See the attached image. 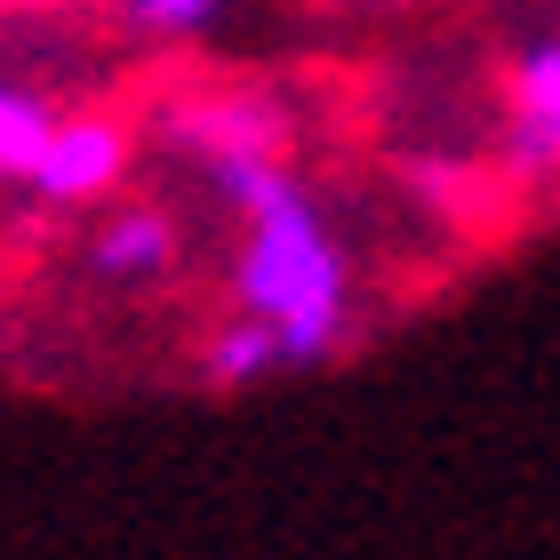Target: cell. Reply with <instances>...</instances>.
Masks as SVG:
<instances>
[{"mask_svg":"<svg viewBox=\"0 0 560 560\" xmlns=\"http://www.w3.org/2000/svg\"><path fill=\"white\" fill-rule=\"evenodd\" d=\"M233 296L248 320L272 328L280 369H313L345 345L352 328V265L337 224L313 209L304 185H280L265 209L241 217V265H233Z\"/></svg>","mask_w":560,"mask_h":560,"instance_id":"obj_1","label":"cell"},{"mask_svg":"<svg viewBox=\"0 0 560 560\" xmlns=\"http://www.w3.org/2000/svg\"><path fill=\"white\" fill-rule=\"evenodd\" d=\"M120 176H129V129L113 113H57L33 168H24V185L48 209H81V200H105Z\"/></svg>","mask_w":560,"mask_h":560,"instance_id":"obj_2","label":"cell"},{"mask_svg":"<svg viewBox=\"0 0 560 560\" xmlns=\"http://www.w3.org/2000/svg\"><path fill=\"white\" fill-rule=\"evenodd\" d=\"M504 144H513V168L560 176V40L521 48L504 81Z\"/></svg>","mask_w":560,"mask_h":560,"instance_id":"obj_3","label":"cell"},{"mask_svg":"<svg viewBox=\"0 0 560 560\" xmlns=\"http://www.w3.org/2000/svg\"><path fill=\"white\" fill-rule=\"evenodd\" d=\"M176 265V224L161 209H113L105 224L89 233V272L96 280H120V289H137V280H161Z\"/></svg>","mask_w":560,"mask_h":560,"instance_id":"obj_4","label":"cell"},{"mask_svg":"<svg viewBox=\"0 0 560 560\" xmlns=\"http://www.w3.org/2000/svg\"><path fill=\"white\" fill-rule=\"evenodd\" d=\"M176 137L200 161H217V152H280V113L257 105V96H200V105L176 113Z\"/></svg>","mask_w":560,"mask_h":560,"instance_id":"obj_5","label":"cell"},{"mask_svg":"<svg viewBox=\"0 0 560 560\" xmlns=\"http://www.w3.org/2000/svg\"><path fill=\"white\" fill-rule=\"evenodd\" d=\"M200 369H209V385H257V376H272L280 369V345H272V328L265 320H224L217 337H209V352H200Z\"/></svg>","mask_w":560,"mask_h":560,"instance_id":"obj_6","label":"cell"},{"mask_svg":"<svg viewBox=\"0 0 560 560\" xmlns=\"http://www.w3.org/2000/svg\"><path fill=\"white\" fill-rule=\"evenodd\" d=\"M48 113L33 89H16V81H0V176H24L33 168V152H40V137H48Z\"/></svg>","mask_w":560,"mask_h":560,"instance_id":"obj_7","label":"cell"},{"mask_svg":"<svg viewBox=\"0 0 560 560\" xmlns=\"http://www.w3.org/2000/svg\"><path fill=\"white\" fill-rule=\"evenodd\" d=\"M224 0H120V16L144 24V33H192V24H209Z\"/></svg>","mask_w":560,"mask_h":560,"instance_id":"obj_8","label":"cell"},{"mask_svg":"<svg viewBox=\"0 0 560 560\" xmlns=\"http://www.w3.org/2000/svg\"><path fill=\"white\" fill-rule=\"evenodd\" d=\"M9 9H48V0H0V16H9Z\"/></svg>","mask_w":560,"mask_h":560,"instance_id":"obj_9","label":"cell"}]
</instances>
